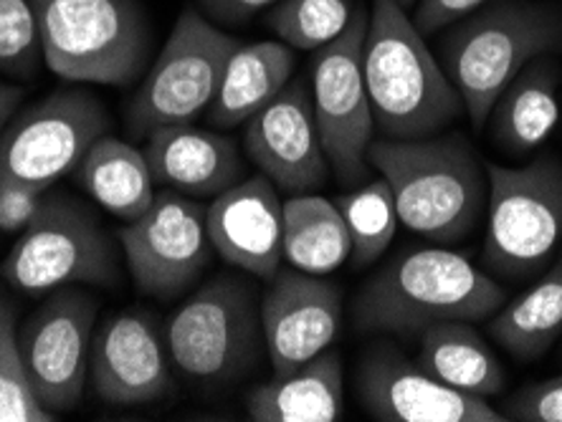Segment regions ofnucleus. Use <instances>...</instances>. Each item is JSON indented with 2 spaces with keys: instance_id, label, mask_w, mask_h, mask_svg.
<instances>
[{
  "instance_id": "nucleus-1",
  "label": "nucleus",
  "mask_w": 562,
  "mask_h": 422,
  "mask_svg": "<svg viewBox=\"0 0 562 422\" xmlns=\"http://www.w3.org/2000/svg\"><path fill=\"white\" fill-rule=\"evenodd\" d=\"M504 288L449 248H413L360 286L352 319L360 332L418 337L443 321H482L499 311Z\"/></svg>"
},
{
  "instance_id": "nucleus-2",
  "label": "nucleus",
  "mask_w": 562,
  "mask_h": 422,
  "mask_svg": "<svg viewBox=\"0 0 562 422\" xmlns=\"http://www.w3.org/2000/svg\"><path fill=\"white\" fill-rule=\"evenodd\" d=\"M362 71L383 139L436 137L467 114L449 73L398 0H373Z\"/></svg>"
},
{
  "instance_id": "nucleus-3",
  "label": "nucleus",
  "mask_w": 562,
  "mask_h": 422,
  "mask_svg": "<svg viewBox=\"0 0 562 422\" xmlns=\"http://www.w3.org/2000/svg\"><path fill=\"white\" fill-rule=\"evenodd\" d=\"M370 168L391 185L403 226L434 243H457L474 233L486 208V164L464 137L373 139Z\"/></svg>"
},
{
  "instance_id": "nucleus-4",
  "label": "nucleus",
  "mask_w": 562,
  "mask_h": 422,
  "mask_svg": "<svg viewBox=\"0 0 562 422\" xmlns=\"http://www.w3.org/2000/svg\"><path fill=\"white\" fill-rule=\"evenodd\" d=\"M550 54H562V11L540 0H492L451 23L441 41L443 71L474 129H484L517 73Z\"/></svg>"
},
{
  "instance_id": "nucleus-5",
  "label": "nucleus",
  "mask_w": 562,
  "mask_h": 422,
  "mask_svg": "<svg viewBox=\"0 0 562 422\" xmlns=\"http://www.w3.org/2000/svg\"><path fill=\"white\" fill-rule=\"evenodd\" d=\"M44 64L71 84L130 87L150 59L139 0H31Z\"/></svg>"
},
{
  "instance_id": "nucleus-6",
  "label": "nucleus",
  "mask_w": 562,
  "mask_h": 422,
  "mask_svg": "<svg viewBox=\"0 0 562 422\" xmlns=\"http://www.w3.org/2000/svg\"><path fill=\"white\" fill-rule=\"evenodd\" d=\"M0 278L29 296L61 286L114 288L120 284L117 248L87 203L52 187L0 263Z\"/></svg>"
},
{
  "instance_id": "nucleus-7",
  "label": "nucleus",
  "mask_w": 562,
  "mask_h": 422,
  "mask_svg": "<svg viewBox=\"0 0 562 422\" xmlns=\"http://www.w3.org/2000/svg\"><path fill=\"white\" fill-rule=\"evenodd\" d=\"M170 362L205 387L234 385L261 354V299L249 281L218 276L180 304L165 329Z\"/></svg>"
},
{
  "instance_id": "nucleus-8",
  "label": "nucleus",
  "mask_w": 562,
  "mask_h": 422,
  "mask_svg": "<svg viewBox=\"0 0 562 422\" xmlns=\"http://www.w3.org/2000/svg\"><path fill=\"white\" fill-rule=\"evenodd\" d=\"M486 266L512 281L550 266L562 243V162L537 157L525 168L486 162Z\"/></svg>"
},
{
  "instance_id": "nucleus-9",
  "label": "nucleus",
  "mask_w": 562,
  "mask_h": 422,
  "mask_svg": "<svg viewBox=\"0 0 562 422\" xmlns=\"http://www.w3.org/2000/svg\"><path fill=\"white\" fill-rule=\"evenodd\" d=\"M238 46L241 41L223 33L201 11L186 8L132 96L127 129L147 137L157 127L190 124L198 114L209 112Z\"/></svg>"
},
{
  "instance_id": "nucleus-10",
  "label": "nucleus",
  "mask_w": 562,
  "mask_h": 422,
  "mask_svg": "<svg viewBox=\"0 0 562 422\" xmlns=\"http://www.w3.org/2000/svg\"><path fill=\"white\" fill-rule=\"evenodd\" d=\"M110 114L92 91L71 87L15 112L0 132V180L54 187L110 132Z\"/></svg>"
},
{
  "instance_id": "nucleus-11",
  "label": "nucleus",
  "mask_w": 562,
  "mask_h": 422,
  "mask_svg": "<svg viewBox=\"0 0 562 422\" xmlns=\"http://www.w3.org/2000/svg\"><path fill=\"white\" fill-rule=\"evenodd\" d=\"M370 13L355 8L350 26L340 38L314 52L312 106L327 162L342 185H360L370 172L368 150L375 135V119L362 71Z\"/></svg>"
},
{
  "instance_id": "nucleus-12",
  "label": "nucleus",
  "mask_w": 562,
  "mask_h": 422,
  "mask_svg": "<svg viewBox=\"0 0 562 422\" xmlns=\"http://www.w3.org/2000/svg\"><path fill=\"white\" fill-rule=\"evenodd\" d=\"M99 317V299L81 286H61L19 327L29 383L41 408L59 418L81 402Z\"/></svg>"
},
{
  "instance_id": "nucleus-13",
  "label": "nucleus",
  "mask_w": 562,
  "mask_h": 422,
  "mask_svg": "<svg viewBox=\"0 0 562 422\" xmlns=\"http://www.w3.org/2000/svg\"><path fill=\"white\" fill-rule=\"evenodd\" d=\"M209 208L178 190L155 195L150 208L120 230L130 276L145 296L176 299L205 271L213 243L205 226Z\"/></svg>"
},
{
  "instance_id": "nucleus-14",
  "label": "nucleus",
  "mask_w": 562,
  "mask_h": 422,
  "mask_svg": "<svg viewBox=\"0 0 562 422\" xmlns=\"http://www.w3.org/2000/svg\"><path fill=\"white\" fill-rule=\"evenodd\" d=\"M355 392L368 415L380 422H507L482 397L441 385L385 342L360 354Z\"/></svg>"
},
{
  "instance_id": "nucleus-15",
  "label": "nucleus",
  "mask_w": 562,
  "mask_h": 422,
  "mask_svg": "<svg viewBox=\"0 0 562 422\" xmlns=\"http://www.w3.org/2000/svg\"><path fill=\"white\" fill-rule=\"evenodd\" d=\"M244 152L261 175L289 195L312 193L329 175L307 79L292 81L246 122Z\"/></svg>"
},
{
  "instance_id": "nucleus-16",
  "label": "nucleus",
  "mask_w": 562,
  "mask_h": 422,
  "mask_svg": "<svg viewBox=\"0 0 562 422\" xmlns=\"http://www.w3.org/2000/svg\"><path fill=\"white\" fill-rule=\"evenodd\" d=\"M89 379L99 400L114 408L157 402L172 390L168 339L150 311L125 309L99 324Z\"/></svg>"
},
{
  "instance_id": "nucleus-17",
  "label": "nucleus",
  "mask_w": 562,
  "mask_h": 422,
  "mask_svg": "<svg viewBox=\"0 0 562 422\" xmlns=\"http://www.w3.org/2000/svg\"><path fill=\"white\" fill-rule=\"evenodd\" d=\"M340 321L342 294L333 281L279 269L261 299L263 350L274 375H286L327 352Z\"/></svg>"
},
{
  "instance_id": "nucleus-18",
  "label": "nucleus",
  "mask_w": 562,
  "mask_h": 422,
  "mask_svg": "<svg viewBox=\"0 0 562 422\" xmlns=\"http://www.w3.org/2000/svg\"><path fill=\"white\" fill-rule=\"evenodd\" d=\"M209 238L223 261L238 271L271 281L284 261L281 248V201L267 175L244 178L213 197L205 213Z\"/></svg>"
},
{
  "instance_id": "nucleus-19",
  "label": "nucleus",
  "mask_w": 562,
  "mask_h": 422,
  "mask_svg": "<svg viewBox=\"0 0 562 422\" xmlns=\"http://www.w3.org/2000/svg\"><path fill=\"white\" fill-rule=\"evenodd\" d=\"M145 157L157 185H168L195 201L218 197L246 175V160L234 139L193 124L153 129Z\"/></svg>"
},
{
  "instance_id": "nucleus-20",
  "label": "nucleus",
  "mask_w": 562,
  "mask_h": 422,
  "mask_svg": "<svg viewBox=\"0 0 562 422\" xmlns=\"http://www.w3.org/2000/svg\"><path fill=\"white\" fill-rule=\"evenodd\" d=\"M342 410V360L329 350L286 375H274L246 397L254 422H335Z\"/></svg>"
},
{
  "instance_id": "nucleus-21",
  "label": "nucleus",
  "mask_w": 562,
  "mask_h": 422,
  "mask_svg": "<svg viewBox=\"0 0 562 422\" xmlns=\"http://www.w3.org/2000/svg\"><path fill=\"white\" fill-rule=\"evenodd\" d=\"M560 66L548 56H540L502 91L486 119L499 150L515 157L530 155L552 135L560 119Z\"/></svg>"
},
{
  "instance_id": "nucleus-22",
  "label": "nucleus",
  "mask_w": 562,
  "mask_h": 422,
  "mask_svg": "<svg viewBox=\"0 0 562 422\" xmlns=\"http://www.w3.org/2000/svg\"><path fill=\"white\" fill-rule=\"evenodd\" d=\"M294 64V48L281 41L238 46L226 64L209 122L218 129L241 127L292 81Z\"/></svg>"
},
{
  "instance_id": "nucleus-23",
  "label": "nucleus",
  "mask_w": 562,
  "mask_h": 422,
  "mask_svg": "<svg viewBox=\"0 0 562 422\" xmlns=\"http://www.w3.org/2000/svg\"><path fill=\"white\" fill-rule=\"evenodd\" d=\"M77 180L92 201L122 223L137 220L155 201V178L145 150L110 132L89 147L77 168Z\"/></svg>"
},
{
  "instance_id": "nucleus-24",
  "label": "nucleus",
  "mask_w": 562,
  "mask_h": 422,
  "mask_svg": "<svg viewBox=\"0 0 562 422\" xmlns=\"http://www.w3.org/2000/svg\"><path fill=\"white\" fill-rule=\"evenodd\" d=\"M420 342L416 364L451 390L482 397H497L504 390V369L469 321H443L428 327Z\"/></svg>"
},
{
  "instance_id": "nucleus-25",
  "label": "nucleus",
  "mask_w": 562,
  "mask_h": 422,
  "mask_svg": "<svg viewBox=\"0 0 562 422\" xmlns=\"http://www.w3.org/2000/svg\"><path fill=\"white\" fill-rule=\"evenodd\" d=\"M281 248L292 269L327 276L352 253L350 230L337 203L322 195H292L281 203Z\"/></svg>"
},
{
  "instance_id": "nucleus-26",
  "label": "nucleus",
  "mask_w": 562,
  "mask_h": 422,
  "mask_svg": "<svg viewBox=\"0 0 562 422\" xmlns=\"http://www.w3.org/2000/svg\"><path fill=\"white\" fill-rule=\"evenodd\" d=\"M562 332V255L535 284L492 317L490 334L517 362H535Z\"/></svg>"
},
{
  "instance_id": "nucleus-27",
  "label": "nucleus",
  "mask_w": 562,
  "mask_h": 422,
  "mask_svg": "<svg viewBox=\"0 0 562 422\" xmlns=\"http://www.w3.org/2000/svg\"><path fill=\"white\" fill-rule=\"evenodd\" d=\"M337 208H340L345 226L350 230V259L355 269H366L375 263L393 243L401 223L391 185L383 178L368 182V185H360L340 197Z\"/></svg>"
},
{
  "instance_id": "nucleus-28",
  "label": "nucleus",
  "mask_w": 562,
  "mask_h": 422,
  "mask_svg": "<svg viewBox=\"0 0 562 422\" xmlns=\"http://www.w3.org/2000/svg\"><path fill=\"white\" fill-rule=\"evenodd\" d=\"M352 15V0H279L263 23L294 52H319L342 36Z\"/></svg>"
},
{
  "instance_id": "nucleus-29",
  "label": "nucleus",
  "mask_w": 562,
  "mask_h": 422,
  "mask_svg": "<svg viewBox=\"0 0 562 422\" xmlns=\"http://www.w3.org/2000/svg\"><path fill=\"white\" fill-rule=\"evenodd\" d=\"M59 420L41 408L23 364L19 342V309L0 288V422H54Z\"/></svg>"
},
{
  "instance_id": "nucleus-30",
  "label": "nucleus",
  "mask_w": 562,
  "mask_h": 422,
  "mask_svg": "<svg viewBox=\"0 0 562 422\" xmlns=\"http://www.w3.org/2000/svg\"><path fill=\"white\" fill-rule=\"evenodd\" d=\"M41 59L44 56L31 0H0V73L31 79Z\"/></svg>"
},
{
  "instance_id": "nucleus-31",
  "label": "nucleus",
  "mask_w": 562,
  "mask_h": 422,
  "mask_svg": "<svg viewBox=\"0 0 562 422\" xmlns=\"http://www.w3.org/2000/svg\"><path fill=\"white\" fill-rule=\"evenodd\" d=\"M507 420L562 422V375L519 390L504 408Z\"/></svg>"
},
{
  "instance_id": "nucleus-32",
  "label": "nucleus",
  "mask_w": 562,
  "mask_h": 422,
  "mask_svg": "<svg viewBox=\"0 0 562 422\" xmlns=\"http://www.w3.org/2000/svg\"><path fill=\"white\" fill-rule=\"evenodd\" d=\"M52 190V187H48ZM48 190L0 180V233H21L44 205Z\"/></svg>"
},
{
  "instance_id": "nucleus-33",
  "label": "nucleus",
  "mask_w": 562,
  "mask_h": 422,
  "mask_svg": "<svg viewBox=\"0 0 562 422\" xmlns=\"http://www.w3.org/2000/svg\"><path fill=\"white\" fill-rule=\"evenodd\" d=\"M486 3H492V0H418L411 21L424 33V38L436 36L438 31L449 28L451 23L461 21Z\"/></svg>"
},
{
  "instance_id": "nucleus-34",
  "label": "nucleus",
  "mask_w": 562,
  "mask_h": 422,
  "mask_svg": "<svg viewBox=\"0 0 562 422\" xmlns=\"http://www.w3.org/2000/svg\"><path fill=\"white\" fill-rule=\"evenodd\" d=\"M201 11L211 23H223V26H241L251 21L256 13L269 11L279 0H195Z\"/></svg>"
},
{
  "instance_id": "nucleus-35",
  "label": "nucleus",
  "mask_w": 562,
  "mask_h": 422,
  "mask_svg": "<svg viewBox=\"0 0 562 422\" xmlns=\"http://www.w3.org/2000/svg\"><path fill=\"white\" fill-rule=\"evenodd\" d=\"M23 91L19 84H8V81H0V132L5 129V124L11 122V117L19 112V106L23 102Z\"/></svg>"
},
{
  "instance_id": "nucleus-36",
  "label": "nucleus",
  "mask_w": 562,
  "mask_h": 422,
  "mask_svg": "<svg viewBox=\"0 0 562 422\" xmlns=\"http://www.w3.org/2000/svg\"><path fill=\"white\" fill-rule=\"evenodd\" d=\"M398 3H401L403 8H411V5H416V3H418V0H398Z\"/></svg>"
},
{
  "instance_id": "nucleus-37",
  "label": "nucleus",
  "mask_w": 562,
  "mask_h": 422,
  "mask_svg": "<svg viewBox=\"0 0 562 422\" xmlns=\"http://www.w3.org/2000/svg\"><path fill=\"white\" fill-rule=\"evenodd\" d=\"M560 354H562V350H560Z\"/></svg>"
}]
</instances>
